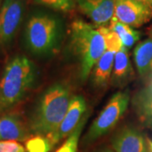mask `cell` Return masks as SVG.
<instances>
[{
  "label": "cell",
  "instance_id": "cell-10",
  "mask_svg": "<svg viewBox=\"0 0 152 152\" xmlns=\"http://www.w3.org/2000/svg\"><path fill=\"white\" fill-rule=\"evenodd\" d=\"M77 4L98 26H107L114 17V0H77Z\"/></svg>",
  "mask_w": 152,
  "mask_h": 152
},
{
  "label": "cell",
  "instance_id": "cell-9",
  "mask_svg": "<svg viewBox=\"0 0 152 152\" xmlns=\"http://www.w3.org/2000/svg\"><path fill=\"white\" fill-rule=\"evenodd\" d=\"M87 106L82 96H75L71 99L70 105L63 121L57 129L47 138L53 147L74 131L82 118L85 117Z\"/></svg>",
  "mask_w": 152,
  "mask_h": 152
},
{
  "label": "cell",
  "instance_id": "cell-24",
  "mask_svg": "<svg viewBox=\"0 0 152 152\" xmlns=\"http://www.w3.org/2000/svg\"><path fill=\"white\" fill-rule=\"evenodd\" d=\"M102 152H113L112 151H110V150H105V151H103Z\"/></svg>",
  "mask_w": 152,
  "mask_h": 152
},
{
  "label": "cell",
  "instance_id": "cell-3",
  "mask_svg": "<svg viewBox=\"0 0 152 152\" xmlns=\"http://www.w3.org/2000/svg\"><path fill=\"white\" fill-rule=\"evenodd\" d=\"M37 68L26 56H15L6 64L0 79V115L25 97L37 80Z\"/></svg>",
  "mask_w": 152,
  "mask_h": 152
},
{
  "label": "cell",
  "instance_id": "cell-1",
  "mask_svg": "<svg viewBox=\"0 0 152 152\" xmlns=\"http://www.w3.org/2000/svg\"><path fill=\"white\" fill-rule=\"evenodd\" d=\"M107 26L77 20L71 24L70 45L80 63V76L82 80L90 76L93 67L107 48Z\"/></svg>",
  "mask_w": 152,
  "mask_h": 152
},
{
  "label": "cell",
  "instance_id": "cell-5",
  "mask_svg": "<svg viewBox=\"0 0 152 152\" xmlns=\"http://www.w3.org/2000/svg\"><path fill=\"white\" fill-rule=\"evenodd\" d=\"M129 102L130 94L129 90L115 93L90 126L86 142H94L112 130L127 111Z\"/></svg>",
  "mask_w": 152,
  "mask_h": 152
},
{
  "label": "cell",
  "instance_id": "cell-22",
  "mask_svg": "<svg viewBox=\"0 0 152 152\" xmlns=\"http://www.w3.org/2000/svg\"><path fill=\"white\" fill-rule=\"evenodd\" d=\"M137 1L143 2V3H145V4H151V5H152V0H137Z\"/></svg>",
  "mask_w": 152,
  "mask_h": 152
},
{
  "label": "cell",
  "instance_id": "cell-14",
  "mask_svg": "<svg viewBox=\"0 0 152 152\" xmlns=\"http://www.w3.org/2000/svg\"><path fill=\"white\" fill-rule=\"evenodd\" d=\"M134 61L138 74L143 79L152 78V40L145 39L136 45Z\"/></svg>",
  "mask_w": 152,
  "mask_h": 152
},
{
  "label": "cell",
  "instance_id": "cell-8",
  "mask_svg": "<svg viewBox=\"0 0 152 152\" xmlns=\"http://www.w3.org/2000/svg\"><path fill=\"white\" fill-rule=\"evenodd\" d=\"M123 45L119 38L107 27V48L93 67L91 73V80L96 86H105L112 78L113 70L115 55Z\"/></svg>",
  "mask_w": 152,
  "mask_h": 152
},
{
  "label": "cell",
  "instance_id": "cell-2",
  "mask_svg": "<svg viewBox=\"0 0 152 152\" xmlns=\"http://www.w3.org/2000/svg\"><path fill=\"white\" fill-rule=\"evenodd\" d=\"M72 97L69 88L62 83H56L46 90L32 114L31 132L44 137L53 133L67 113Z\"/></svg>",
  "mask_w": 152,
  "mask_h": 152
},
{
  "label": "cell",
  "instance_id": "cell-25",
  "mask_svg": "<svg viewBox=\"0 0 152 152\" xmlns=\"http://www.w3.org/2000/svg\"><path fill=\"white\" fill-rule=\"evenodd\" d=\"M2 3H3V0H0V6L2 4Z\"/></svg>",
  "mask_w": 152,
  "mask_h": 152
},
{
  "label": "cell",
  "instance_id": "cell-23",
  "mask_svg": "<svg viewBox=\"0 0 152 152\" xmlns=\"http://www.w3.org/2000/svg\"><path fill=\"white\" fill-rule=\"evenodd\" d=\"M148 34H149V37H150L149 38H151L152 40V25L149 28V30H148Z\"/></svg>",
  "mask_w": 152,
  "mask_h": 152
},
{
  "label": "cell",
  "instance_id": "cell-21",
  "mask_svg": "<svg viewBox=\"0 0 152 152\" xmlns=\"http://www.w3.org/2000/svg\"><path fill=\"white\" fill-rule=\"evenodd\" d=\"M148 143V152H152V140L151 139H147Z\"/></svg>",
  "mask_w": 152,
  "mask_h": 152
},
{
  "label": "cell",
  "instance_id": "cell-19",
  "mask_svg": "<svg viewBox=\"0 0 152 152\" xmlns=\"http://www.w3.org/2000/svg\"><path fill=\"white\" fill-rule=\"evenodd\" d=\"M38 4L48 7L54 10L69 12L73 10L74 0H34Z\"/></svg>",
  "mask_w": 152,
  "mask_h": 152
},
{
  "label": "cell",
  "instance_id": "cell-16",
  "mask_svg": "<svg viewBox=\"0 0 152 152\" xmlns=\"http://www.w3.org/2000/svg\"><path fill=\"white\" fill-rule=\"evenodd\" d=\"M107 27L112 32L118 36L123 47L128 50L132 48L140 38V31L134 30V28L119 21L115 17L111 20Z\"/></svg>",
  "mask_w": 152,
  "mask_h": 152
},
{
  "label": "cell",
  "instance_id": "cell-13",
  "mask_svg": "<svg viewBox=\"0 0 152 152\" xmlns=\"http://www.w3.org/2000/svg\"><path fill=\"white\" fill-rule=\"evenodd\" d=\"M132 105L140 122L152 130V83L136 93Z\"/></svg>",
  "mask_w": 152,
  "mask_h": 152
},
{
  "label": "cell",
  "instance_id": "cell-7",
  "mask_svg": "<svg viewBox=\"0 0 152 152\" xmlns=\"http://www.w3.org/2000/svg\"><path fill=\"white\" fill-rule=\"evenodd\" d=\"M114 17L131 27H140L152 19V5L137 0H114Z\"/></svg>",
  "mask_w": 152,
  "mask_h": 152
},
{
  "label": "cell",
  "instance_id": "cell-18",
  "mask_svg": "<svg viewBox=\"0 0 152 152\" xmlns=\"http://www.w3.org/2000/svg\"><path fill=\"white\" fill-rule=\"evenodd\" d=\"M52 145L47 137L36 135L26 140V152H49L52 150Z\"/></svg>",
  "mask_w": 152,
  "mask_h": 152
},
{
  "label": "cell",
  "instance_id": "cell-15",
  "mask_svg": "<svg viewBox=\"0 0 152 152\" xmlns=\"http://www.w3.org/2000/svg\"><path fill=\"white\" fill-rule=\"evenodd\" d=\"M134 72L128 49L122 46L115 55L113 70L112 74L113 81L118 86L124 85L134 76Z\"/></svg>",
  "mask_w": 152,
  "mask_h": 152
},
{
  "label": "cell",
  "instance_id": "cell-6",
  "mask_svg": "<svg viewBox=\"0 0 152 152\" xmlns=\"http://www.w3.org/2000/svg\"><path fill=\"white\" fill-rule=\"evenodd\" d=\"M25 0H4L0 7V48L11 42L21 24Z\"/></svg>",
  "mask_w": 152,
  "mask_h": 152
},
{
  "label": "cell",
  "instance_id": "cell-4",
  "mask_svg": "<svg viewBox=\"0 0 152 152\" xmlns=\"http://www.w3.org/2000/svg\"><path fill=\"white\" fill-rule=\"evenodd\" d=\"M25 37L28 49L39 57L53 55L59 49L63 26L58 18L48 14H37L28 20Z\"/></svg>",
  "mask_w": 152,
  "mask_h": 152
},
{
  "label": "cell",
  "instance_id": "cell-12",
  "mask_svg": "<svg viewBox=\"0 0 152 152\" xmlns=\"http://www.w3.org/2000/svg\"><path fill=\"white\" fill-rule=\"evenodd\" d=\"M29 136L30 134L19 116H0V141H25Z\"/></svg>",
  "mask_w": 152,
  "mask_h": 152
},
{
  "label": "cell",
  "instance_id": "cell-11",
  "mask_svg": "<svg viewBox=\"0 0 152 152\" xmlns=\"http://www.w3.org/2000/svg\"><path fill=\"white\" fill-rule=\"evenodd\" d=\"M113 147L116 152H148L147 139L139 129L125 127L113 140Z\"/></svg>",
  "mask_w": 152,
  "mask_h": 152
},
{
  "label": "cell",
  "instance_id": "cell-20",
  "mask_svg": "<svg viewBox=\"0 0 152 152\" xmlns=\"http://www.w3.org/2000/svg\"><path fill=\"white\" fill-rule=\"evenodd\" d=\"M26 148L17 141H0V152H26Z\"/></svg>",
  "mask_w": 152,
  "mask_h": 152
},
{
  "label": "cell",
  "instance_id": "cell-17",
  "mask_svg": "<svg viewBox=\"0 0 152 152\" xmlns=\"http://www.w3.org/2000/svg\"><path fill=\"white\" fill-rule=\"evenodd\" d=\"M87 119H88V116L86 114L78 126L74 129L70 134L67 137V140L54 152H78L79 140L81 135L82 131L84 129V127L86 124Z\"/></svg>",
  "mask_w": 152,
  "mask_h": 152
}]
</instances>
